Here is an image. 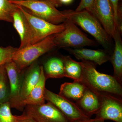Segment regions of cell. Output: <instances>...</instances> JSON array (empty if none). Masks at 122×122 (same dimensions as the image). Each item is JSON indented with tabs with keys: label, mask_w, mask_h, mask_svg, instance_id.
Wrapping results in <instances>:
<instances>
[{
	"label": "cell",
	"mask_w": 122,
	"mask_h": 122,
	"mask_svg": "<svg viewBox=\"0 0 122 122\" xmlns=\"http://www.w3.org/2000/svg\"><path fill=\"white\" fill-rule=\"evenodd\" d=\"M59 1L62 5H69L71 4L74 0H59Z\"/></svg>",
	"instance_id": "30"
},
{
	"label": "cell",
	"mask_w": 122,
	"mask_h": 122,
	"mask_svg": "<svg viewBox=\"0 0 122 122\" xmlns=\"http://www.w3.org/2000/svg\"><path fill=\"white\" fill-rule=\"evenodd\" d=\"M54 35L49 36L41 41L22 49L18 48L12 61L20 70L22 71L37 60L39 57L56 47L54 41Z\"/></svg>",
	"instance_id": "3"
},
{
	"label": "cell",
	"mask_w": 122,
	"mask_h": 122,
	"mask_svg": "<svg viewBox=\"0 0 122 122\" xmlns=\"http://www.w3.org/2000/svg\"><path fill=\"white\" fill-rule=\"evenodd\" d=\"M64 22L66 26L64 30L54 35L56 47L67 48L96 46V42L87 37L74 23L67 19Z\"/></svg>",
	"instance_id": "5"
},
{
	"label": "cell",
	"mask_w": 122,
	"mask_h": 122,
	"mask_svg": "<svg viewBox=\"0 0 122 122\" xmlns=\"http://www.w3.org/2000/svg\"><path fill=\"white\" fill-rule=\"evenodd\" d=\"M94 1V0H81L75 11H80L86 10L90 12L93 6Z\"/></svg>",
	"instance_id": "26"
},
{
	"label": "cell",
	"mask_w": 122,
	"mask_h": 122,
	"mask_svg": "<svg viewBox=\"0 0 122 122\" xmlns=\"http://www.w3.org/2000/svg\"><path fill=\"white\" fill-rule=\"evenodd\" d=\"M66 19L93 36L97 41L108 50L110 46V37L98 20L86 10L76 11L72 10L61 11Z\"/></svg>",
	"instance_id": "2"
},
{
	"label": "cell",
	"mask_w": 122,
	"mask_h": 122,
	"mask_svg": "<svg viewBox=\"0 0 122 122\" xmlns=\"http://www.w3.org/2000/svg\"><path fill=\"white\" fill-rule=\"evenodd\" d=\"M100 106L95 118L122 122V99L110 95L98 96Z\"/></svg>",
	"instance_id": "10"
},
{
	"label": "cell",
	"mask_w": 122,
	"mask_h": 122,
	"mask_svg": "<svg viewBox=\"0 0 122 122\" xmlns=\"http://www.w3.org/2000/svg\"><path fill=\"white\" fill-rule=\"evenodd\" d=\"M10 96L9 81L4 65L0 66V103L9 102Z\"/></svg>",
	"instance_id": "21"
},
{
	"label": "cell",
	"mask_w": 122,
	"mask_h": 122,
	"mask_svg": "<svg viewBox=\"0 0 122 122\" xmlns=\"http://www.w3.org/2000/svg\"><path fill=\"white\" fill-rule=\"evenodd\" d=\"M64 65L65 77L80 81L82 74V69L79 62L72 59L70 56L62 57Z\"/></svg>",
	"instance_id": "20"
},
{
	"label": "cell",
	"mask_w": 122,
	"mask_h": 122,
	"mask_svg": "<svg viewBox=\"0 0 122 122\" xmlns=\"http://www.w3.org/2000/svg\"><path fill=\"white\" fill-rule=\"evenodd\" d=\"M69 53L78 60L89 61L101 65L110 60L111 56L105 51L90 49L66 48Z\"/></svg>",
	"instance_id": "14"
},
{
	"label": "cell",
	"mask_w": 122,
	"mask_h": 122,
	"mask_svg": "<svg viewBox=\"0 0 122 122\" xmlns=\"http://www.w3.org/2000/svg\"><path fill=\"white\" fill-rule=\"evenodd\" d=\"M23 114L36 122H71L51 103L27 105Z\"/></svg>",
	"instance_id": "6"
},
{
	"label": "cell",
	"mask_w": 122,
	"mask_h": 122,
	"mask_svg": "<svg viewBox=\"0 0 122 122\" xmlns=\"http://www.w3.org/2000/svg\"><path fill=\"white\" fill-rule=\"evenodd\" d=\"M42 66L44 75L46 79L65 77L64 65L62 57L50 58Z\"/></svg>",
	"instance_id": "19"
},
{
	"label": "cell",
	"mask_w": 122,
	"mask_h": 122,
	"mask_svg": "<svg viewBox=\"0 0 122 122\" xmlns=\"http://www.w3.org/2000/svg\"><path fill=\"white\" fill-rule=\"evenodd\" d=\"M44 96L46 100L51 103L59 109L71 122L90 118L83 114L75 103L46 88Z\"/></svg>",
	"instance_id": "9"
},
{
	"label": "cell",
	"mask_w": 122,
	"mask_h": 122,
	"mask_svg": "<svg viewBox=\"0 0 122 122\" xmlns=\"http://www.w3.org/2000/svg\"><path fill=\"white\" fill-rule=\"evenodd\" d=\"M74 122H105L103 120H99L95 118L91 119L90 118L82 120H78Z\"/></svg>",
	"instance_id": "27"
},
{
	"label": "cell",
	"mask_w": 122,
	"mask_h": 122,
	"mask_svg": "<svg viewBox=\"0 0 122 122\" xmlns=\"http://www.w3.org/2000/svg\"><path fill=\"white\" fill-rule=\"evenodd\" d=\"M90 12L98 20L109 37L113 38L116 24L110 0H94Z\"/></svg>",
	"instance_id": "7"
},
{
	"label": "cell",
	"mask_w": 122,
	"mask_h": 122,
	"mask_svg": "<svg viewBox=\"0 0 122 122\" xmlns=\"http://www.w3.org/2000/svg\"><path fill=\"white\" fill-rule=\"evenodd\" d=\"M122 28L116 25L113 39L115 47L110 60L114 69L113 76L122 85V41L121 34Z\"/></svg>",
	"instance_id": "15"
},
{
	"label": "cell",
	"mask_w": 122,
	"mask_h": 122,
	"mask_svg": "<svg viewBox=\"0 0 122 122\" xmlns=\"http://www.w3.org/2000/svg\"><path fill=\"white\" fill-rule=\"evenodd\" d=\"M19 122H36L35 120H33L32 118L29 117L28 116H25V117L24 119L20 120Z\"/></svg>",
	"instance_id": "29"
},
{
	"label": "cell",
	"mask_w": 122,
	"mask_h": 122,
	"mask_svg": "<svg viewBox=\"0 0 122 122\" xmlns=\"http://www.w3.org/2000/svg\"><path fill=\"white\" fill-rule=\"evenodd\" d=\"M41 71V66H39L37 60L22 70L20 99L24 107L23 102L38 82Z\"/></svg>",
	"instance_id": "13"
},
{
	"label": "cell",
	"mask_w": 122,
	"mask_h": 122,
	"mask_svg": "<svg viewBox=\"0 0 122 122\" xmlns=\"http://www.w3.org/2000/svg\"><path fill=\"white\" fill-rule=\"evenodd\" d=\"M17 49L11 46L5 47L0 46V66L12 61Z\"/></svg>",
	"instance_id": "24"
},
{
	"label": "cell",
	"mask_w": 122,
	"mask_h": 122,
	"mask_svg": "<svg viewBox=\"0 0 122 122\" xmlns=\"http://www.w3.org/2000/svg\"><path fill=\"white\" fill-rule=\"evenodd\" d=\"M40 0L50 2L56 7H61L62 5L59 0Z\"/></svg>",
	"instance_id": "28"
},
{
	"label": "cell",
	"mask_w": 122,
	"mask_h": 122,
	"mask_svg": "<svg viewBox=\"0 0 122 122\" xmlns=\"http://www.w3.org/2000/svg\"><path fill=\"white\" fill-rule=\"evenodd\" d=\"M10 2H18V1H21L23 0H8Z\"/></svg>",
	"instance_id": "31"
},
{
	"label": "cell",
	"mask_w": 122,
	"mask_h": 122,
	"mask_svg": "<svg viewBox=\"0 0 122 122\" xmlns=\"http://www.w3.org/2000/svg\"><path fill=\"white\" fill-rule=\"evenodd\" d=\"M82 69L80 82L98 96L110 95L122 99V85L113 76L98 72L96 65L89 61L79 62Z\"/></svg>",
	"instance_id": "1"
},
{
	"label": "cell",
	"mask_w": 122,
	"mask_h": 122,
	"mask_svg": "<svg viewBox=\"0 0 122 122\" xmlns=\"http://www.w3.org/2000/svg\"><path fill=\"white\" fill-rule=\"evenodd\" d=\"M86 88L80 82H65L61 85L59 95L73 102L78 101L82 97Z\"/></svg>",
	"instance_id": "18"
},
{
	"label": "cell",
	"mask_w": 122,
	"mask_h": 122,
	"mask_svg": "<svg viewBox=\"0 0 122 122\" xmlns=\"http://www.w3.org/2000/svg\"><path fill=\"white\" fill-rule=\"evenodd\" d=\"M5 66L10 85V96L9 102L10 107L23 111L25 107L22 106L20 99L22 71L20 70L12 61L5 64Z\"/></svg>",
	"instance_id": "11"
},
{
	"label": "cell",
	"mask_w": 122,
	"mask_h": 122,
	"mask_svg": "<svg viewBox=\"0 0 122 122\" xmlns=\"http://www.w3.org/2000/svg\"><path fill=\"white\" fill-rule=\"evenodd\" d=\"M75 103L83 114L89 118L97 113L100 106L98 96L87 88L82 97Z\"/></svg>",
	"instance_id": "16"
},
{
	"label": "cell",
	"mask_w": 122,
	"mask_h": 122,
	"mask_svg": "<svg viewBox=\"0 0 122 122\" xmlns=\"http://www.w3.org/2000/svg\"><path fill=\"white\" fill-rule=\"evenodd\" d=\"M17 6L8 0H0V20L12 23L13 14Z\"/></svg>",
	"instance_id": "23"
},
{
	"label": "cell",
	"mask_w": 122,
	"mask_h": 122,
	"mask_svg": "<svg viewBox=\"0 0 122 122\" xmlns=\"http://www.w3.org/2000/svg\"><path fill=\"white\" fill-rule=\"evenodd\" d=\"M19 6L33 30L34 33V44L41 41L49 36L61 32L65 28V22L59 25L52 24L32 15L23 7Z\"/></svg>",
	"instance_id": "8"
},
{
	"label": "cell",
	"mask_w": 122,
	"mask_h": 122,
	"mask_svg": "<svg viewBox=\"0 0 122 122\" xmlns=\"http://www.w3.org/2000/svg\"><path fill=\"white\" fill-rule=\"evenodd\" d=\"M11 108L9 102L0 103V122H19L26 116L24 114L20 116L13 115Z\"/></svg>",
	"instance_id": "22"
},
{
	"label": "cell",
	"mask_w": 122,
	"mask_h": 122,
	"mask_svg": "<svg viewBox=\"0 0 122 122\" xmlns=\"http://www.w3.org/2000/svg\"><path fill=\"white\" fill-rule=\"evenodd\" d=\"M41 75L38 82L23 102L25 107L27 105H41L45 103L44 95L46 79L44 75L42 66H41Z\"/></svg>",
	"instance_id": "17"
},
{
	"label": "cell",
	"mask_w": 122,
	"mask_h": 122,
	"mask_svg": "<svg viewBox=\"0 0 122 122\" xmlns=\"http://www.w3.org/2000/svg\"><path fill=\"white\" fill-rule=\"evenodd\" d=\"M13 14V24L14 28L18 33L20 39L19 49L34 44V33L32 26L19 5Z\"/></svg>",
	"instance_id": "12"
},
{
	"label": "cell",
	"mask_w": 122,
	"mask_h": 122,
	"mask_svg": "<svg viewBox=\"0 0 122 122\" xmlns=\"http://www.w3.org/2000/svg\"><path fill=\"white\" fill-rule=\"evenodd\" d=\"M20 5L30 13L55 25L65 22V16L56 7L50 2L40 0H23L18 2H10Z\"/></svg>",
	"instance_id": "4"
},
{
	"label": "cell",
	"mask_w": 122,
	"mask_h": 122,
	"mask_svg": "<svg viewBox=\"0 0 122 122\" xmlns=\"http://www.w3.org/2000/svg\"><path fill=\"white\" fill-rule=\"evenodd\" d=\"M111 2L114 14L116 24L122 26V7L120 3L121 0H110Z\"/></svg>",
	"instance_id": "25"
}]
</instances>
